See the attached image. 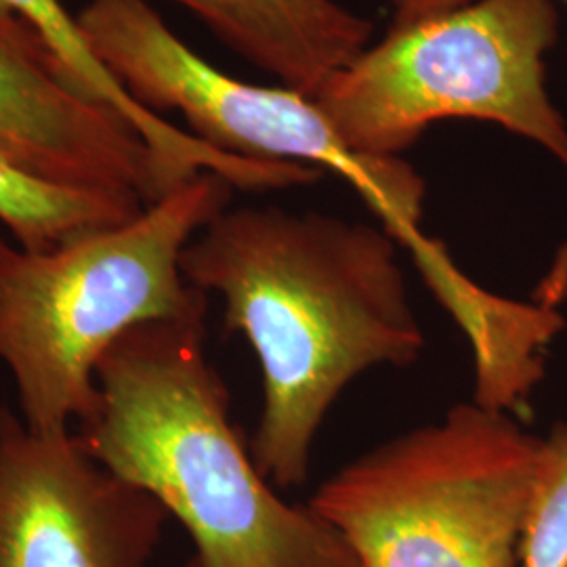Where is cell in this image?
I'll use <instances>...</instances> for the list:
<instances>
[{"label": "cell", "instance_id": "6da1fadb", "mask_svg": "<svg viewBox=\"0 0 567 567\" xmlns=\"http://www.w3.org/2000/svg\"><path fill=\"white\" fill-rule=\"evenodd\" d=\"M182 274L224 297L225 330L243 332L261 362L264 414L248 452L278 487L307 480L316 431L351 379L412 364L425 347L383 227L229 206L185 246Z\"/></svg>", "mask_w": 567, "mask_h": 567}, {"label": "cell", "instance_id": "7a4b0ae2", "mask_svg": "<svg viewBox=\"0 0 567 567\" xmlns=\"http://www.w3.org/2000/svg\"><path fill=\"white\" fill-rule=\"evenodd\" d=\"M204 320L128 330L97 365L100 402L76 435L150 492L194 543L185 567H360L313 508L286 505L229 421Z\"/></svg>", "mask_w": 567, "mask_h": 567}, {"label": "cell", "instance_id": "3957f363", "mask_svg": "<svg viewBox=\"0 0 567 567\" xmlns=\"http://www.w3.org/2000/svg\"><path fill=\"white\" fill-rule=\"evenodd\" d=\"M234 189L204 171L135 219L44 252L0 229V362L25 425L55 435L86 423L100 402L97 365L128 330L206 318V292L185 282L182 255Z\"/></svg>", "mask_w": 567, "mask_h": 567}, {"label": "cell", "instance_id": "277c9868", "mask_svg": "<svg viewBox=\"0 0 567 567\" xmlns=\"http://www.w3.org/2000/svg\"><path fill=\"white\" fill-rule=\"evenodd\" d=\"M540 461L543 437L473 400L344 466L309 507L360 567H519Z\"/></svg>", "mask_w": 567, "mask_h": 567}, {"label": "cell", "instance_id": "5b68a950", "mask_svg": "<svg viewBox=\"0 0 567 567\" xmlns=\"http://www.w3.org/2000/svg\"><path fill=\"white\" fill-rule=\"evenodd\" d=\"M559 41L553 0H471L393 25L311 97L341 142L398 158L433 122H494L543 145L567 171V126L547 91Z\"/></svg>", "mask_w": 567, "mask_h": 567}, {"label": "cell", "instance_id": "8992f818", "mask_svg": "<svg viewBox=\"0 0 567 567\" xmlns=\"http://www.w3.org/2000/svg\"><path fill=\"white\" fill-rule=\"evenodd\" d=\"M76 20L97 60L145 110L182 112L194 137L231 156L332 171L414 261L433 250L419 227L423 177L400 156L351 152L311 97L227 76L179 41L147 0H89Z\"/></svg>", "mask_w": 567, "mask_h": 567}, {"label": "cell", "instance_id": "52a82bcc", "mask_svg": "<svg viewBox=\"0 0 567 567\" xmlns=\"http://www.w3.org/2000/svg\"><path fill=\"white\" fill-rule=\"evenodd\" d=\"M168 517L74 431L37 433L0 404V567H147Z\"/></svg>", "mask_w": 567, "mask_h": 567}, {"label": "cell", "instance_id": "ba28073f", "mask_svg": "<svg viewBox=\"0 0 567 567\" xmlns=\"http://www.w3.org/2000/svg\"><path fill=\"white\" fill-rule=\"evenodd\" d=\"M0 147L42 179L147 206L196 177L84 97L47 42L13 18H0Z\"/></svg>", "mask_w": 567, "mask_h": 567}, {"label": "cell", "instance_id": "9c48e42d", "mask_svg": "<svg viewBox=\"0 0 567 567\" xmlns=\"http://www.w3.org/2000/svg\"><path fill=\"white\" fill-rule=\"evenodd\" d=\"M244 60L313 97L355 60L374 25L337 0H173Z\"/></svg>", "mask_w": 567, "mask_h": 567}, {"label": "cell", "instance_id": "30bf717a", "mask_svg": "<svg viewBox=\"0 0 567 567\" xmlns=\"http://www.w3.org/2000/svg\"><path fill=\"white\" fill-rule=\"evenodd\" d=\"M0 18H13L30 25L61 61L84 97L118 114L171 163L189 173H219L240 189L282 187L286 179L282 164L225 154L135 102L97 60L79 20L61 7L60 0H0Z\"/></svg>", "mask_w": 567, "mask_h": 567}, {"label": "cell", "instance_id": "8fae6325", "mask_svg": "<svg viewBox=\"0 0 567 567\" xmlns=\"http://www.w3.org/2000/svg\"><path fill=\"white\" fill-rule=\"evenodd\" d=\"M145 206L135 196L42 179L0 147V225L23 250L44 252L118 227Z\"/></svg>", "mask_w": 567, "mask_h": 567}, {"label": "cell", "instance_id": "7c38bea8", "mask_svg": "<svg viewBox=\"0 0 567 567\" xmlns=\"http://www.w3.org/2000/svg\"><path fill=\"white\" fill-rule=\"evenodd\" d=\"M519 567H567V423H557L543 440Z\"/></svg>", "mask_w": 567, "mask_h": 567}, {"label": "cell", "instance_id": "4fadbf2b", "mask_svg": "<svg viewBox=\"0 0 567 567\" xmlns=\"http://www.w3.org/2000/svg\"><path fill=\"white\" fill-rule=\"evenodd\" d=\"M471 0H391L393 7V25H404L423 20L426 16L442 13L447 9L461 7ZM567 2V0H566ZM567 297V243L557 250L547 276L534 290V303L547 309H557Z\"/></svg>", "mask_w": 567, "mask_h": 567}]
</instances>
